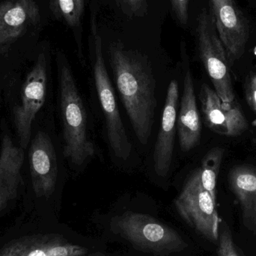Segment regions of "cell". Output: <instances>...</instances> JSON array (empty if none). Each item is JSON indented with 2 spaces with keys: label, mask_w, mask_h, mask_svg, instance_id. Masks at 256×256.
<instances>
[{
  "label": "cell",
  "mask_w": 256,
  "mask_h": 256,
  "mask_svg": "<svg viewBox=\"0 0 256 256\" xmlns=\"http://www.w3.org/2000/svg\"><path fill=\"white\" fill-rule=\"evenodd\" d=\"M128 12L136 15H141L144 13L147 7L146 0H121Z\"/></svg>",
  "instance_id": "23"
},
{
  "label": "cell",
  "mask_w": 256,
  "mask_h": 256,
  "mask_svg": "<svg viewBox=\"0 0 256 256\" xmlns=\"http://www.w3.org/2000/svg\"><path fill=\"white\" fill-rule=\"evenodd\" d=\"M200 99L206 126L214 132L226 136V124L220 98L214 90L204 84L200 90Z\"/></svg>",
  "instance_id": "16"
},
{
  "label": "cell",
  "mask_w": 256,
  "mask_h": 256,
  "mask_svg": "<svg viewBox=\"0 0 256 256\" xmlns=\"http://www.w3.org/2000/svg\"><path fill=\"white\" fill-rule=\"evenodd\" d=\"M178 92V84L174 80L167 90L160 128L154 150L155 172L161 177L167 176L172 162L177 130Z\"/></svg>",
  "instance_id": "10"
},
{
  "label": "cell",
  "mask_w": 256,
  "mask_h": 256,
  "mask_svg": "<svg viewBox=\"0 0 256 256\" xmlns=\"http://www.w3.org/2000/svg\"><path fill=\"white\" fill-rule=\"evenodd\" d=\"M218 244V256H240L233 239L232 233L225 221L220 224Z\"/></svg>",
  "instance_id": "20"
},
{
  "label": "cell",
  "mask_w": 256,
  "mask_h": 256,
  "mask_svg": "<svg viewBox=\"0 0 256 256\" xmlns=\"http://www.w3.org/2000/svg\"><path fill=\"white\" fill-rule=\"evenodd\" d=\"M224 152V149L220 147L210 149L203 158L202 166L200 168L202 186L208 191L215 201L216 200V182L222 165Z\"/></svg>",
  "instance_id": "17"
},
{
  "label": "cell",
  "mask_w": 256,
  "mask_h": 256,
  "mask_svg": "<svg viewBox=\"0 0 256 256\" xmlns=\"http://www.w3.org/2000/svg\"><path fill=\"white\" fill-rule=\"evenodd\" d=\"M172 8L180 24L186 25L188 21L189 0H170Z\"/></svg>",
  "instance_id": "22"
},
{
  "label": "cell",
  "mask_w": 256,
  "mask_h": 256,
  "mask_svg": "<svg viewBox=\"0 0 256 256\" xmlns=\"http://www.w3.org/2000/svg\"><path fill=\"white\" fill-rule=\"evenodd\" d=\"M60 112L62 122L66 158L81 166L96 153L88 132L86 110L68 63L58 61Z\"/></svg>",
  "instance_id": "2"
},
{
  "label": "cell",
  "mask_w": 256,
  "mask_h": 256,
  "mask_svg": "<svg viewBox=\"0 0 256 256\" xmlns=\"http://www.w3.org/2000/svg\"><path fill=\"white\" fill-rule=\"evenodd\" d=\"M36 0H4L0 3V50L22 37L40 22Z\"/></svg>",
  "instance_id": "11"
},
{
  "label": "cell",
  "mask_w": 256,
  "mask_h": 256,
  "mask_svg": "<svg viewBox=\"0 0 256 256\" xmlns=\"http://www.w3.org/2000/svg\"><path fill=\"white\" fill-rule=\"evenodd\" d=\"M88 250L58 238H45L32 244L18 245L6 250L1 256H85Z\"/></svg>",
  "instance_id": "15"
},
{
  "label": "cell",
  "mask_w": 256,
  "mask_h": 256,
  "mask_svg": "<svg viewBox=\"0 0 256 256\" xmlns=\"http://www.w3.org/2000/svg\"><path fill=\"white\" fill-rule=\"evenodd\" d=\"M46 88V57L40 54L22 84L20 102L13 109L14 126L19 146L24 150L28 148L31 141L32 123L44 104Z\"/></svg>",
  "instance_id": "7"
},
{
  "label": "cell",
  "mask_w": 256,
  "mask_h": 256,
  "mask_svg": "<svg viewBox=\"0 0 256 256\" xmlns=\"http://www.w3.org/2000/svg\"><path fill=\"white\" fill-rule=\"evenodd\" d=\"M24 160V149L4 134L0 148V210L18 195L22 183Z\"/></svg>",
  "instance_id": "13"
},
{
  "label": "cell",
  "mask_w": 256,
  "mask_h": 256,
  "mask_svg": "<svg viewBox=\"0 0 256 256\" xmlns=\"http://www.w3.org/2000/svg\"><path fill=\"white\" fill-rule=\"evenodd\" d=\"M55 14L72 27L79 26L84 10V0H52Z\"/></svg>",
  "instance_id": "19"
},
{
  "label": "cell",
  "mask_w": 256,
  "mask_h": 256,
  "mask_svg": "<svg viewBox=\"0 0 256 256\" xmlns=\"http://www.w3.org/2000/svg\"><path fill=\"white\" fill-rule=\"evenodd\" d=\"M200 58L222 102L236 100L226 52L215 25L212 12L203 9L196 28Z\"/></svg>",
  "instance_id": "6"
},
{
  "label": "cell",
  "mask_w": 256,
  "mask_h": 256,
  "mask_svg": "<svg viewBox=\"0 0 256 256\" xmlns=\"http://www.w3.org/2000/svg\"><path fill=\"white\" fill-rule=\"evenodd\" d=\"M212 14L220 38L232 66L244 54L249 25L234 0H210Z\"/></svg>",
  "instance_id": "8"
},
{
  "label": "cell",
  "mask_w": 256,
  "mask_h": 256,
  "mask_svg": "<svg viewBox=\"0 0 256 256\" xmlns=\"http://www.w3.org/2000/svg\"><path fill=\"white\" fill-rule=\"evenodd\" d=\"M110 60L132 129L140 143L146 144L156 105V84L150 62L142 54L128 50L120 43L110 48Z\"/></svg>",
  "instance_id": "1"
},
{
  "label": "cell",
  "mask_w": 256,
  "mask_h": 256,
  "mask_svg": "<svg viewBox=\"0 0 256 256\" xmlns=\"http://www.w3.org/2000/svg\"><path fill=\"white\" fill-rule=\"evenodd\" d=\"M177 130L179 144L184 152H190L200 143L202 123L197 108L194 79L189 67L184 79L183 94L177 116Z\"/></svg>",
  "instance_id": "12"
},
{
  "label": "cell",
  "mask_w": 256,
  "mask_h": 256,
  "mask_svg": "<svg viewBox=\"0 0 256 256\" xmlns=\"http://www.w3.org/2000/svg\"><path fill=\"white\" fill-rule=\"evenodd\" d=\"M222 110L226 124V136H238L248 130V120L236 100L230 102L222 100Z\"/></svg>",
  "instance_id": "18"
},
{
  "label": "cell",
  "mask_w": 256,
  "mask_h": 256,
  "mask_svg": "<svg viewBox=\"0 0 256 256\" xmlns=\"http://www.w3.org/2000/svg\"><path fill=\"white\" fill-rule=\"evenodd\" d=\"M174 203L178 213L188 225L209 242L218 243L220 220L216 201L202 186L200 168L186 179Z\"/></svg>",
  "instance_id": "5"
},
{
  "label": "cell",
  "mask_w": 256,
  "mask_h": 256,
  "mask_svg": "<svg viewBox=\"0 0 256 256\" xmlns=\"http://www.w3.org/2000/svg\"><path fill=\"white\" fill-rule=\"evenodd\" d=\"M110 228L136 249L155 256L182 252L188 246L176 230L144 214L127 212L115 216Z\"/></svg>",
  "instance_id": "3"
},
{
  "label": "cell",
  "mask_w": 256,
  "mask_h": 256,
  "mask_svg": "<svg viewBox=\"0 0 256 256\" xmlns=\"http://www.w3.org/2000/svg\"><path fill=\"white\" fill-rule=\"evenodd\" d=\"M30 174L34 194L49 197L55 190L58 178L56 154L50 137L38 131L28 150Z\"/></svg>",
  "instance_id": "9"
},
{
  "label": "cell",
  "mask_w": 256,
  "mask_h": 256,
  "mask_svg": "<svg viewBox=\"0 0 256 256\" xmlns=\"http://www.w3.org/2000/svg\"><path fill=\"white\" fill-rule=\"evenodd\" d=\"M252 126L256 128V118L254 122H252Z\"/></svg>",
  "instance_id": "24"
},
{
  "label": "cell",
  "mask_w": 256,
  "mask_h": 256,
  "mask_svg": "<svg viewBox=\"0 0 256 256\" xmlns=\"http://www.w3.org/2000/svg\"><path fill=\"white\" fill-rule=\"evenodd\" d=\"M228 183L240 206L244 226L256 233V167H232L228 172Z\"/></svg>",
  "instance_id": "14"
},
{
  "label": "cell",
  "mask_w": 256,
  "mask_h": 256,
  "mask_svg": "<svg viewBox=\"0 0 256 256\" xmlns=\"http://www.w3.org/2000/svg\"><path fill=\"white\" fill-rule=\"evenodd\" d=\"M245 98L250 109L256 114V73L248 75L245 82Z\"/></svg>",
  "instance_id": "21"
},
{
  "label": "cell",
  "mask_w": 256,
  "mask_h": 256,
  "mask_svg": "<svg viewBox=\"0 0 256 256\" xmlns=\"http://www.w3.org/2000/svg\"><path fill=\"white\" fill-rule=\"evenodd\" d=\"M90 54L94 84L104 116L108 141L114 154L126 160L131 153V143L123 124L115 93L111 84L102 51V40L98 31L96 16H92Z\"/></svg>",
  "instance_id": "4"
}]
</instances>
